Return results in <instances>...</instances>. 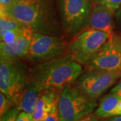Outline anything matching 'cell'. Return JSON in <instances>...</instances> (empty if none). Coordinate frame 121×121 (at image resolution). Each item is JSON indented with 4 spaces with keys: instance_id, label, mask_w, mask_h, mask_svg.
Segmentation results:
<instances>
[{
    "instance_id": "cell-11",
    "label": "cell",
    "mask_w": 121,
    "mask_h": 121,
    "mask_svg": "<svg viewBox=\"0 0 121 121\" xmlns=\"http://www.w3.org/2000/svg\"><path fill=\"white\" fill-rule=\"evenodd\" d=\"M114 13L107 7L94 3L87 28L100 30L107 33L110 37L114 34Z\"/></svg>"
},
{
    "instance_id": "cell-26",
    "label": "cell",
    "mask_w": 121,
    "mask_h": 121,
    "mask_svg": "<svg viewBox=\"0 0 121 121\" xmlns=\"http://www.w3.org/2000/svg\"><path fill=\"white\" fill-rule=\"evenodd\" d=\"M108 121H121V115H118V116H115V117L108 118Z\"/></svg>"
},
{
    "instance_id": "cell-9",
    "label": "cell",
    "mask_w": 121,
    "mask_h": 121,
    "mask_svg": "<svg viewBox=\"0 0 121 121\" xmlns=\"http://www.w3.org/2000/svg\"><path fill=\"white\" fill-rule=\"evenodd\" d=\"M84 67L86 70H121V35H112Z\"/></svg>"
},
{
    "instance_id": "cell-27",
    "label": "cell",
    "mask_w": 121,
    "mask_h": 121,
    "mask_svg": "<svg viewBox=\"0 0 121 121\" xmlns=\"http://www.w3.org/2000/svg\"><path fill=\"white\" fill-rule=\"evenodd\" d=\"M108 121V119L107 120V119H104V120H102V121Z\"/></svg>"
},
{
    "instance_id": "cell-10",
    "label": "cell",
    "mask_w": 121,
    "mask_h": 121,
    "mask_svg": "<svg viewBox=\"0 0 121 121\" xmlns=\"http://www.w3.org/2000/svg\"><path fill=\"white\" fill-rule=\"evenodd\" d=\"M33 32L30 28L26 27L13 43H0V59H19L25 60L29 51Z\"/></svg>"
},
{
    "instance_id": "cell-5",
    "label": "cell",
    "mask_w": 121,
    "mask_h": 121,
    "mask_svg": "<svg viewBox=\"0 0 121 121\" xmlns=\"http://www.w3.org/2000/svg\"><path fill=\"white\" fill-rule=\"evenodd\" d=\"M97 106L95 99L88 98L73 84L64 87L59 94L57 110L60 121H78L93 113Z\"/></svg>"
},
{
    "instance_id": "cell-2",
    "label": "cell",
    "mask_w": 121,
    "mask_h": 121,
    "mask_svg": "<svg viewBox=\"0 0 121 121\" xmlns=\"http://www.w3.org/2000/svg\"><path fill=\"white\" fill-rule=\"evenodd\" d=\"M83 65L75 60L73 55L44 61L30 67V82L44 90H62L73 84L83 73Z\"/></svg>"
},
{
    "instance_id": "cell-15",
    "label": "cell",
    "mask_w": 121,
    "mask_h": 121,
    "mask_svg": "<svg viewBox=\"0 0 121 121\" xmlns=\"http://www.w3.org/2000/svg\"><path fill=\"white\" fill-rule=\"evenodd\" d=\"M24 27L27 26L17 21L10 14L4 11H0V35L8 30L22 29Z\"/></svg>"
},
{
    "instance_id": "cell-8",
    "label": "cell",
    "mask_w": 121,
    "mask_h": 121,
    "mask_svg": "<svg viewBox=\"0 0 121 121\" xmlns=\"http://www.w3.org/2000/svg\"><path fill=\"white\" fill-rule=\"evenodd\" d=\"M109 38L106 32L86 28L70 40L69 52L79 64L85 66Z\"/></svg>"
},
{
    "instance_id": "cell-6",
    "label": "cell",
    "mask_w": 121,
    "mask_h": 121,
    "mask_svg": "<svg viewBox=\"0 0 121 121\" xmlns=\"http://www.w3.org/2000/svg\"><path fill=\"white\" fill-rule=\"evenodd\" d=\"M30 82V67L25 60L0 59V91L8 98H15Z\"/></svg>"
},
{
    "instance_id": "cell-23",
    "label": "cell",
    "mask_w": 121,
    "mask_h": 121,
    "mask_svg": "<svg viewBox=\"0 0 121 121\" xmlns=\"http://www.w3.org/2000/svg\"><path fill=\"white\" fill-rule=\"evenodd\" d=\"M16 0H0V9H4L14 3Z\"/></svg>"
},
{
    "instance_id": "cell-16",
    "label": "cell",
    "mask_w": 121,
    "mask_h": 121,
    "mask_svg": "<svg viewBox=\"0 0 121 121\" xmlns=\"http://www.w3.org/2000/svg\"><path fill=\"white\" fill-rule=\"evenodd\" d=\"M15 107L14 101L12 98H9L3 93H0V116L2 117L9 110Z\"/></svg>"
},
{
    "instance_id": "cell-17",
    "label": "cell",
    "mask_w": 121,
    "mask_h": 121,
    "mask_svg": "<svg viewBox=\"0 0 121 121\" xmlns=\"http://www.w3.org/2000/svg\"><path fill=\"white\" fill-rule=\"evenodd\" d=\"M26 28V27H24ZM23 28L22 29H17V30H8L4 32L3 35H0L1 39V43H4L6 44H11L13 43L20 33L22 32V30L24 28Z\"/></svg>"
},
{
    "instance_id": "cell-14",
    "label": "cell",
    "mask_w": 121,
    "mask_h": 121,
    "mask_svg": "<svg viewBox=\"0 0 121 121\" xmlns=\"http://www.w3.org/2000/svg\"><path fill=\"white\" fill-rule=\"evenodd\" d=\"M95 114L99 118L121 115V97L110 93L102 98Z\"/></svg>"
},
{
    "instance_id": "cell-7",
    "label": "cell",
    "mask_w": 121,
    "mask_h": 121,
    "mask_svg": "<svg viewBox=\"0 0 121 121\" xmlns=\"http://www.w3.org/2000/svg\"><path fill=\"white\" fill-rule=\"evenodd\" d=\"M121 78V70H86L73 85L91 99H96Z\"/></svg>"
},
{
    "instance_id": "cell-18",
    "label": "cell",
    "mask_w": 121,
    "mask_h": 121,
    "mask_svg": "<svg viewBox=\"0 0 121 121\" xmlns=\"http://www.w3.org/2000/svg\"><path fill=\"white\" fill-rule=\"evenodd\" d=\"M94 3L104 5L114 12L121 5V0H94Z\"/></svg>"
},
{
    "instance_id": "cell-3",
    "label": "cell",
    "mask_w": 121,
    "mask_h": 121,
    "mask_svg": "<svg viewBox=\"0 0 121 121\" xmlns=\"http://www.w3.org/2000/svg\"><path fill=\"white\" fill-rule=\"evenodd\" d=\"M71 39L66 36L33 32L25 61L31 66L69 54Z\"/></svg>"
},
{
    "instance_id": "cell-20",
    "label": "cell",
    "mask_w": 121,
    "mask_h": 121,
    "mask_svg": "<svg viewBox=\"0 0 121 121\" xmlns=\"http://www.w3.org/2000/svg\"><path fill=\"white\" fill-rule=\"evenodd\" d=\"M44 121H60L59 117L58 110H57V105L54 107L52 111L48 115V117Z\"/></svg>"
},
{
    "instance_id": "cell-4",
    "label": "cell",
    "mask_w": 121,
    "mask_h": 121,
    "mask_svg": "<svg viewBox=\"0 0 121 121\" xmlns=\"http://www.w3.org/2000/svg\"><path fill=\"white\" fill-rule=\"evenodd\" d=\"M60 23L70 39L86 29L94 0H56Z\"/></svg>"
},
{
    "instance_id": "cell-12",
    "label": "cell",
    "mask_w": 121,
    "mask_h": 121,
    "mask_svg": "<svg viewBox=\"0 0 121 121\" xmlns=\"http://www.w3.org/2000/svg\"><path fill=\"white\" fill-rule=\"evenodd\" d=\"M44 91L41 87L30 82L21 93L12 99L14 101L15 107L20 111L33 114L39 98Z\"/></svg>"
},
{
    "instance_id": "cell-24",
    "label": "cell",
    "mask_w": 121,
    "mask_h": 121,
    "mask_svg": "<svg viewBox=\"0 0 121 121\" xmlns=\"http://www.w3.org/2000/svg\"><path fill=\"white\" fill-rule=\"evenodd\" d=\"M114 21L118 26H121V5L114 13Z\"/></svg>"
},
{
    "instance_id": "cell-19",
    "label": "cell",
    "mask_w": 121,
    "mask_h": 121,
    "mask_svg": "<svg viewBox=\"0 0 121 121\" xmlns=\"http://www.w3.org/2000/svg\"><path fill=\"white\" fill-rule=\"evenodd\" d=\"M20 112V111L16 107H13L3 117H1V121H16Z\"/></svg>"
},
{
    "instance_id": "cell-21",
    "label": "cell",
    "mask_w": 121,
    "mask_h": 121,
    "mask_svg": "<svg viewBox=\"0 0 121 121\" xmlns=\"http://www.w3.org/2000/svg\"><path fill=\"white\" fill-rule=\"evenodd\" d=\"M16 121H32V114L26 112H20L18 114Z\"/></svg>"
},
{
    "instance_id": "cell-22",
    "label": "cell",
    "mask_w": 121,
    "mask_h": 121,
    "mask_svg": "<svg viewBox=\"0 0 121 121\" xmlns=\"http://www.w3.org/2000/svg\"><path fill=\"white\" fill-rule=\"evenodd\" d=\"M99 118L95 113H91L86 115L77 121H98Z\"/></svg>"
},
{
    "instance_id": "cell-1",
    "label": "cell",
    "mask_w": 121,
    "mask_h": 121,
    "mask_svg": "<svg viewBox=\"0 0 121 121\" xmlns=\"http://www.w3.org/2000/svg\"><path fill=\"white\" fill-rule=\"evenodd\" d=\"M0 11L8 13L35 32L66 36L60 23L56 0H16Z\"/></svg>"
},
{
    "instance_id": "cell-25",
    "label": "cell",
    "mask_w": 121,
    "mask_h": 121,
    "mask_svg": "<svg viewBox=\"0 0 121 121\" xmlns=\"http://www.w3.org/2000/svg\"><path fill=\"white\" fill-rule=\"evenodd\" d=\"M110 93L117 94L121 97V80L111 90Z\"/></svg>"
},
{
    "instance_id": "cell-13",
    "label": "cell",
    "mask_w": 121,
    "mask_h": 121,
    "mask_svg": "<svg viewBox=\"0 0 121 121\" xmlns=\"http://www.w3.org/2000/svg\"><path fill=\"white\" fill-rule=\"evenodd\" d=\"M58 91L47 90L40 96L32 114V121H44L48 115L57 105Z\"/></svg>"
}]
</instances>
